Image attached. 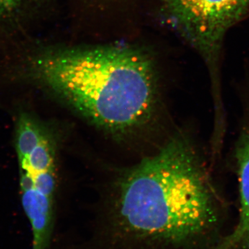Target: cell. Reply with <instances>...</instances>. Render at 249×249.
Wrapping results in <instances>:
<instances>
[{
	"instance_id": "obj_4",
	"label": "cell",
	"mask_w": 249,
	"mask_h": 249,
	"mask_svg": "<svg viewBox=\"0 0 249 249\" xmlns=\"http://www.w3.org/2000/svg\"><path fill=\"white\" fill-rule=\"evenodd\" d=\"M175 26L204 58L214 96H220L219 62L228 32L249 10V0H163Z\"/></svg>"
},
{
	"instance_id": "obj_6",
	"label": "cell",
	"mask_w": 249,
	"mask_h": 249,
	"mask_svg": "<svg viewBox=\"0 0 249 249\" xmlns=\"http://www.w3.org/2000/svg\"><path fill=\"white\" fill-rule=\"evenodd\" d=\"M35 0H0V39L24 34L28 11Z\"/></svg>"
},
{
	"instance_id": "obj_1",
	"label": "cell",
	"mask_w": 249,
	"mask_h": 249,
	"mask_svg": "<svg viewBox=\"0 0 249 249\" xmlns=\"http://www.w3.org/2000/svg\"><path fill=\"white\" fill-rule=\"evenodd\" d=\"M219 213L200 157L188 140L175 137L127 174L78 249H195Z\"/></svg>"
},
{
	"instance_id": "obj_2",
	"label": "cell",
	"mask_w": 249,
	"mask_h": 249,
	"mask_svg": "<svg viewBox=\"0 0 249 249\" xmlns=\"http://www.w3.org/2000/svg\"><path fill=\"white\" fill-rule=\"evenodd\" d=\"M23 39L14 69L41 80L98 127L121 133L149 120L157 83L150 59L127 47H40Z\"/></svg>"
},
{
	"instance_id": "obj_3",
	"label": "cell",
	"mask_w": 249,
	"mask_h": 249,
	"mask_svg": "<svg viewBox=\"0 0 249 249\" xmlns=\"http://www.w3.org/2000/svg\"><path fill=\"white\" fill-rule=\"evenodd\" d=\"M23 209L30 222L32 249H51L55 225V149L47 132L16 145Z\"/></svg>"
},
{
	"instance_id": "obj_5",
	"label": "cell",
	"mask_w": 249,
	"mask_h": 249,
	"mask_svg": "<svg viewBox=\"0 0 249 249\" xmlns=\"http://www.w3.org/2000/svg\"><path fill=\"white\" fill-rule=\"evenodd\" d=\"M236 157L240 204L238 222L212 249H249V124L239 139Z\"/></svg>"
}]
</instances>
